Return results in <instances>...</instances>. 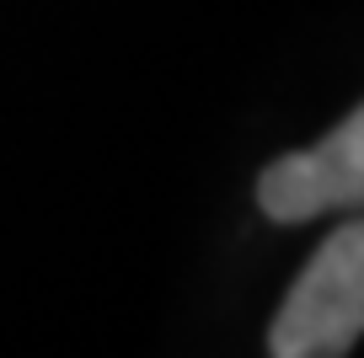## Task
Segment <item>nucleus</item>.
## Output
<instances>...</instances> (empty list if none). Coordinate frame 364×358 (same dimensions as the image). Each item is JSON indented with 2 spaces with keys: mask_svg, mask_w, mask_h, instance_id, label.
<instances>
[{
  "mask_svg": "<svg viewBox=\"0 0 364 358\" xmlns=\"http://www.w3.org/2000/svg\"><path fill=\"white\" fill-rule=\"evenodd\" d=\"M364 332V230L343 224L289 283L273 315V358H348Z\"/></svg>",
  "mask_w": 364,
  "mask_h": 358,
  "instance_id": "f257e3e1",
  "label": "nucleus"
},
{
  "mask_svg": "<svg viewBox=\"0 0 364 358\" xmlns=\"http://www.w3.org/2000/svg\"><path fill=\"white\" fill-rule=\"evenodd\" d=\"M364 198V112H348L321 145L279 156L257 177V203L268 219L295 224Z\"/></svg>",
  "mask_w": 364,
  "mask_h": 358,
  "instance_id": "f03ea898",
  "label": "nucleus"
}]
</instances>
